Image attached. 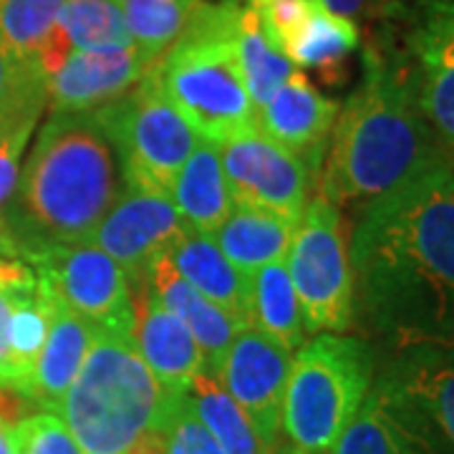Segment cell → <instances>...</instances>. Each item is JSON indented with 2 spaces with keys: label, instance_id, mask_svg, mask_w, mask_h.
<instances>
[{
  "label": "cell",
  "instance_id": "1",
  "mask_svg": "<svg viewBox=\"0 0 454 454\" xmlns=\"http://www.w3.org/2000/svg\"><path fill=\"white\" fill-rule=\"evenodd\" d=\"M356 306L399 351H454V167L373 200L348 243Z\"/></svg>",
  "mask_w": 454,
  "mask_h": 454
},
{
  "label": "cell",
  "instance_id": "2",
  "mask_svg": "<svg viewBox=\"0 0 454 454\" xmlns=\"http://www.w3.org/2000/svg\"><path fill=\"white\" fill-rule=\"evenodd\" d=\"M119 160L94 112H53L41 127L11 202L0 215V253L33 258L91 243L119 195Z\"/></svg>",
  "mask_w": 454,
  "mask_h": 454
},
{
  "label": "cell",
  "instance_id": "3",
  "mask_svg": "<svg viewBox=\"0 0 454 454\" xmlns=\"http://www.w3.org/2000/svg\"><path fill=\"white\" fill-rule=\"evenodd\" d=\"M387 53L366 49L361 82L339 112L318 195L333 205H372L447 160Z\"/></svg>",
  "mask_w": 454,
  "mask_h": 454
},
{
  "label": "cell",
  "instance_id": "4",
  "mask_svg": "<svg viewBox=\"0 0 454 454\" xmlns=\"http://www.w3.org/2000/svg\"><path fill=\"white\" fill-rule=\"evenodd\" d=\"M182 396L154 379L131 336L94 328L59 414L83 454H164V432Z\"/></svg>",
  "mask_w": 454,
  "mask_h": 454
},
{
  "label": "cell",
  "instance_id": "5",
  "mask_svg": "<svg viewBox=\"0 0 454 454\" xmlns=\"http://www.w3.org/2000/svg\"><path fill=\"white\" fill-rule=\"evenodd\" d=\"M238 3H202L177 43L154 64L162 91L205 142L223 145L255 127V106L235 61Z\"/></svg>",
  "mask_w": 454,
  "mask_h": 454
},
{
  "label": "cell",
  "instance_id": "6",
  "mask_svg": "<svg viewBox=\"0 0 454 454\" xmlns=\"http://www.w3.org/2000/svg\"><path fill=\"white\" fill-rule=\"evenodd\" d=\"M373 384V348L358 336L316 333L293 356L280 432L293 447L331 454Z\"/></svg>",
  "mask_w": 454,
  "mask_h": 454
},
{
  "label": "cell",
  "instance_id": "7",
  "mask_svg": "<svg viewBox=\"0 0 454 454\" xmlns=\"http://www.w3.org/2000/svg\"><path fill=\"white\" fill-rule=\"evenodd\" d=\"M154 64L129 94L94 114L116 152L121 179L169 195L200 137L162 91Z\"/></svg>",
  "mask_w": 454,
  "mask_h": 454
},
{
  "label": "cell",
  "instance_id": "8",
  "mask_svg": "<svg viewBox=\"0 0 454 454\" xmlns=\"http://www.w3.org/2000/svg\"><path fill=\"white\" fill-rule=\"evenodd\" d=\"M288 273L306 333H343L356 318V288L340 207L324 195L309 200L288 250Z\"/></svg>",
  "mask_w": 454,
  "mask_h": 454
},
{
  "label": "cell",
  "instance_id": "9",
  "mask_svg": "<svg viewBox=\"0 0 454 454\" xmlns=\"http://www.w3.org/2000/svg\"><path fill=\"white\" fill-rule=\"evenodd\" d=\"M447 152H454V0H411L402 46L387 53Z\"/></svg>",
  "mask_w": 454,
  "mask_h": 454
},
{
  "label": "cell",
  "instance_id": "10",
  "mask_svg": "<svg viewBox=\"0 0 454 454\" xmlns=\"http://www.w3.org/2000/svg\"><path fill=\"white\" fill-rule=\"evenodd\" d=\"M51 293L94 328L134 333V293L121 265L94 243L49 250L31 262Z\"/></svg>",
  "mask_w": 454,
  "mask_h": 454
},
{
  "label": "cell",
  "instance_id": "11",
  "mask_svg": "<svg viewBox=\"0 0 454 454\" xmlns=\"http://www.w3.org/2000/svg\"><path fill=\"white\" fill-rule=\"evenodd\" d=\"M220 162L232 205L273 212L293 225L301 223L318 179L303 160L253 127L220 145Z\"/></svg>",
  "mask_w": 454,
  "mask_h": 454
},
{
  "label": "cell",
  "instance_id": "12",
  "mask_svg": "<svg viewBox=\"0 0 454 454\" xmlns=\"http://www.w3.org/2000/svg\"><path fill=\"white\" fill-rule=\"evenodd\" d=\"M187 225L169 195L121 179L119 195L91 243L121 265L129 283L145 286L154 262L169 255Z\"/></svg>",
  "mask_w": 454,
  "mask_h": 454
},
{
  "label": "cell",
  "instance_id": "13",
  "mask_svg": "<svg viewBox=\"0 0 454 454\" xmlns=\"http://www.w3.org/2000/svg\"><path fill=\"white\" fill-rule=\"evenodd\" d=\"M331 454H454V447L419 402L384 373Z\"/></svg>",
  "mask_w": 454,
  "mask_h": 454
},
{
  "label": "cell",
  "instance_id": "14",
  "mask_svg": "<svg viewBox=\"0 0 454 454\" xmlns=\"http://www.w3.org/2000/svg\"><path fill=\"white\" fill-rule=\"evenodd\" d=\"M291 364V351H286L255 328H245L235 336L215 376V381L247 414L258 437L268 447H276L280 437L283 396Z\"/></svg>",
  "mask_w": 454,
  "mask_h": 454
},
{
  "label": "cell",
  "instance_id": "15",
  "mask_svg": "<svg viewBox=\"0 0 454 454\" xmlns=\"http://www.w3.org/2000/svg\"><path fill=\"white\" fill-rule=\"evenodd\" d=\"M339 112V104L325 98L309 76L295 68L276 97L255 112V129L303 160L321 177L328 137Z\"/></svg>",
  "mask_w": 454,
  "mask_h": 454
},
{
  "label": "cell",
  "instance_id": "16",
  "mask_svg": "<svg viewBox=\"0 0 454 454\" xmlns=\"http://www.w3.org/2000/svg\"><path fill=\"white\" fill-rule=\"evenodd\" d=\"M160 61V59H157ZM137 46L114 51H71L68 59L49 82V101L53 112H97L142 82L149 66Z\"/></svg>",
  "mask_w": 454,
  "mask_h": 454
},
{
  "label": "cell",
  "instance_id": "17",
  "mask_svg": "<svg viewBox=\"0 0 454 454\" xmlns=\"http://www.w3.org/2000/svg\"><path fill=\"white\" fill-rule=\"evenodd\" d=\"M134 310L137 321L131 340L146 369L167 391L184 394L197 376L207 373L197 340L187 325L160 303V298L149 288V280L145 286H137Z\"/></svg>",
  "mask_w": 454,
  "mask_h": 454
},
{
  "label": "cell",
  "instance_id": "18",
  "mask_svg": "<svg viewBox=\"0 0 454 454\" xmlns=\"http://www.w3.org/2000/svg\"><path fill=\"white\" fill-rule=\"evenodd\" d=\"M167 258L197 293L225 310L240 331L253 328V278L223 255L212 235L184 230Z\"/></svg>",
  "mask_w": 454,
  "mask_h": 454
},
{
  "label": "cell",
  "instance_id": "19",
  "mask_svg": "<svg viewBox=\"0 0 454 454\" xmlns=\"http://www.w3.org/2000/svg\"><path fill=\"white\" fill-rule=\"evenodd\" d=\"M43 288H46L51 298L49 336H46L43 351H41L38 364H35L31 387H28L23 399L41 406L43 411L59 414L66 394L71 389L76 373L82 369L83 358H86L89 348H91L94 325H89L74 310L66 309L64 303L51 293L46 283H43Z\"/></svg>",
  "mask_w": 454,
  "mask_h": 454
},
{
  "label": "cell",
  "instance_id": "20",
  "mask_svg": "<svg viewBox=\"0 0 454 454\" xmlns=\"http://www.w3.org/2000/svg\"><path fill=\"white\" fill-rule=\"evenodd\" d=\"M149 288L160 298L164 309L172 310L187 331L197 340L207 376H217L227 351L232 346L240 328L227 316L225 310L217 309L202 293H197L184 278L179 276L172 260L162 258L154 262L149 273Z\"/></svg>",
  "mask_w": 454,
  "mask_h": 454
},
{
  "label": "cell",
  "instance_id": "21",
  "mask_svg": "<svg viewBox=\"0 0 454 454\" xmlns=\"http://www.w3.org/2000/svg\"><path fill=\"white\" fill-rule=\"evenodd\" d=\"M169 200L187 230L212 235L223 225L232 210V195L220 162V146L200 139L195 152L187 157L172 182Z\"/></svg>",
  "mask_w": 454,
  "mask_h": 454
},
{
  "label": "cell",
  "instance_id": "22",
  "mask_svg": "<svg viewBox=\"0 0 454 454\" xmlns=\"http://www.w3.org/2000/svg\"><path fill=\"white\" fill-rule=\"evenodd\" d=\"M298 225L278 217L273 212L232 205L223 225L212 232L217 247L240 273L255 276L260 268L286 260Z\"/></svg>",
  "mask_w": 454,
  "mask_h": 454
},
{
  "label": "cell",
  "instance_id": "23",
  "mask_svg": "<svg viewBox=\"0 0 454 454\" xmlns=\"http://www.w3.org/2000/svg\"><path fill=\"white\" fill-rule=\"evenodd\" d=\"M11 324H8V372L11 389L26 396L33 372L51 325V298L35 270L11 283Z\"/></svg>",
  "mask_w": 454,
  "mask_h": 454
},
{
  "label": "cell",
  "instance_id": "24",
  "mask_svg": "<svg viewBox=\"0 0 454 454\" xmlns=\"http://www.w3.org/2000/svg\"><path fill=\"white\" fill-rule=\"evenodd\" d=\"M358 38L361 35L354 20L336 16L321 5L295 31L283 53L295 68H309L321 76V82L336 83L343 76L348 56L358 49Z\"/></svg>",
  "mask_w": 454,
  "mask_h": 454
},
{
  "label": "cell",
  "instance_id": "25",
  "mask_svg": "<svg viewBox=\"0 0 454 454\" xmlns=\"http://www.w3.org/2000/svg\"><path fill=\"white\" fill-rule=\"evenodd\" d=\"M387 373L419 402L454 447V351H406Z\"/></svg>",
  "mask_w": 454,
  "mask_h": 454
},
{
  "label": "cell",
  "instance_id": "26",
  "mask_svg": "<svg viewBox=\"0 0 454 454\" xmlns=\"http://www.w3.org/2000/svg\"><path fill=\"white\" fill-rule=\"evenodd\" d=\"M253 328L291 354L306 340L303 313L286 260H276L253 276Z\"/></svg>",
  "mask_w": 454,
  "mask_h": 454
},
{
  "label": "cell",
  "instance_id": "27",
  "mask_svg": "<svg viewBox=\"0 0 454 454\" xmlns=\"http://www.w3.org/2000/svg\"><path fill=\"white\" fill-rule=\"evenodd\" d=\"M235 61L255 112L262 109L295 71L293 61L265 35L258 16L247 5L235 26Z\"/></svg>",
  "mask_w": 454,
  "mask_h": 454
},
{
  "label": "cell",
  "instance_id": "28",
  "mask_svg": "<svg viewBox=\"0 0 454 454\" xmlns=\"http://www.w3.org/2000/svg\"><path fill=\"white\" fill-rule=\"evenodd\" d=\"M184 396L223 454H270V447L258 437L247 414L212 376H197Z\"/></svg>",
  "mask_w": 454,
  "mask_h": 454
},
{
  "label": "cell",
  "instance_id": "29",
  "mask_svg": "<svg viewBox=\"0 0 454 454\" xmlns=\"http://www.w3.org/2000/svg\"><path fill=\"white\" fill-rule=\"evenodd\" d=\"M71 51H114L134 46L121 0H64L59 20Z\"/></svg>",
  "mask_w": 454,
  "mask_h": 454
},
{
  "label": "cell",
  "instance_id": "30",
  "mask_svg": "<svg viewBox=\"0 0 454 454\" xmlns=\"http://www.w3.org/2000/svg\"><path fill=\"white\" fill-rule=\"evenodd\" d=\"M205 0H121L134 46L157 61L177 43L190 18Z\"/></svg>",
  "mask_w": 454,
  "mask_h": 454
},
{
  "label": "cell",
  "instance_id": "31",
  "mask_svg": "<svg viewBox=\"0 0 454 454\" xmlns=\"http://www.w3.org/2000/svg\"><path fill=\"white\" fill-rule=\"evenodd\" d=\"M64 0H0V43L11 56L38 59L56 31Z\"/></svg>",
  "mask_w": 454,
  "mask_h": 454
},
{
  "label": "cell",
  "instance_id": "32",
  "mask_svg": "<svg viewBox=\"0 0 454 454\" xmlns=\"http://www.w3.org/2000/svg\"><path fill=\"white\" fill-rule=\"evenodd\" d=\"M13 432L18 454H83L64 419L53 411H38L20 419Z\"/></svg>",
  "mask_w": 454,
  "mask_h": 454
},
{
  "label": "cell",
  "instance_id": "33",
  "mask_svg": "<svg viewBox=\"0 0 454 454\" xmlns=\"http://www.w3.org/2000/svg\"><path fill=\"white\" fill-rule=\"evenodd\" d=\"M321 5V0H250V8L258 16L262 31L280 51L306 23V18Z\"/></svg>",
  "mask_w": 454,
  "mask_h": 454
},
{
  "label": "cell",
  "instance_id": "34",
  "mask_svg": "<svg viewBox=\"0 0 454 454\" xmlns=\"http://www.w3.org/2000/svg\"><path fill=\"white\" fill-rule=\"evenodd\" d=\"M164 454H223L220 444L205 429V424L197 419L192 406L187 404V396H182V402L167 424Z\"/></svg>",
  "mask_w": 454,
  "mask_h": 454
},
{
  "label": "cell",
  "instance_id": "35",
  "mask_svg": "<svg viewBox=\"0 0 454 454\" xmlns=\"http://www.w3.org/2000/svg\"><path fill=\"white\" fill-rule=\"evenodd\" d=\"M20 154H23V149L8 145V142H0V215H3L5 205L13 197V190H16Z\"/></svg>",
  "mask_w": 454,
  "mask_h": 454
},
{
  "label": "cell",
  "instance_id": "36",
  "mask_svg": "<svg viewBox=\"0 0 454 454\" xmlns=\"http://www.w3.org/2000/svg\"><path fill=\"white\" fill-rule=\"evenodd\" d=\"M11 288L0 286V389H11L8 372V324H11Z\"/></svg>",
  "mask_w": 454,
  "mask_h": 454
},
{
  "label": "cell",
  "instance_id": "37",
  "mask_svg": "<svg viewBox=\"0 0 454 454\" xmlns=\"http://www.w3.org/2000/svg\"><path fill=\"white\" fill-rule=\"evenodd\" d=\"M331 13H336L340 18H348V20H356L372 13L373 3L376 0H321Z\"/></svg>",
  "mask_w": 454,
  "mask_h": 454
},
{
  "label": "cell",
  "instance_id": "38",
  "mask_svg": "<svg viewBox=\"0 0 454 454\" xmlns=\"http://www.w3.org/2000/svg\"><path fill=\"white\" fill-rule=\"evenodd\" d=\"M26 270V262L16 258H8L0 253V286H8L11 280H16Z\"/></svg>",
  "mask_w": 454,
  "mask_h": 454
},
{
  "label": "cell",
  "instance_id": "39",
  "mask_svg": "<svg viewBox=\"0 0 454 454\" xmlns=\"http://www.w3.org/2000/svg\"><path fill=\"white\" fill-rule=\"evenodd\" d=\"M11 66H13V56L5 51V46L0 43V101H3V94L8 89V79H11Z\"/></svg>",
  "mask_w": 454,
  "mask_h": 454
},
{
  "label": "cell",
  "instance_id": "40",
  "mask_svg": "<svg viewBox=\"0 0 454 454\" xmlns=\"http://www.w3.org/2000/svg\"><path fill=\"white\" fill-rule=\"evenodd\" d=\"M0 454H18L16 432L0 419Z\"/></svg>",
  "mask_w": 454,
  "mask_h": 454
},
{
  "label": "cell",
  "instance_id": "41",
  "mask_svg": "<svg viewBox=\"0 0 454 454\" xmlns=\"http://www.w3.org/2000/svg\"><path fill=\"white\" fill-rule=\"evenodd\" d=\"M286 454H325V452H309V450H298V447H293V450H288Z\"/></svg>",
  "mask_w": 454,
  "mask_h": 454
},
{
  "label": "cell",
  "instance_id": "42",
  "mask_svg": "<svg viewBox=\"0 0 454 454\" xmlns=\"http://www.w3.org/2000/svg\"><path fill=\"white\" fill-rule=\"evenodd\" d=\"M223 3H240V0H223Z\"/></svg>",
  "mask_w": 454,
  "mask_h": 454
}]
</instances>
